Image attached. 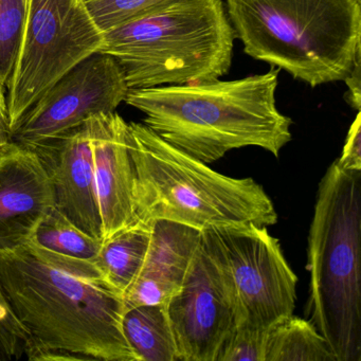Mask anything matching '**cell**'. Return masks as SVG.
I'll use <instances>...</instances> for the list:
<instances>
[{
  "label": "cell",
  "instance_id": "6da1fadb",
  "mask_svg": "<svg viewBox=\"0 0 361 361\" xmlns=\"http://www.w3.org/2000/svg\"><path fill=\"white\" fill-rule=\"evenodd\" d=\"M0 289L26 333L29 360L138 361L123 331L124 295L96 259L30 240L0 251Z\"/></svg>",
  "mask_w": 361,
  "mask_h": 361
},
{
  "label": "cell",
  "instance_id": "7a4b0ae2",
  "mask_svg": "<svg viewBox=\"0 0 361 361\" xmlns=\"http://www.w3.org/2000/svg\"><path fill=\"white\" fill-rule=\"evenodd\" d=\"M280 69L232 81L130 90L126 104L169 145L210 164L232 149L257 147L280 156L291 140L290 118L276 106Z\"/></svg>",
  "mask_w": 361,
  "mask_h": 361
},
{
  "label": "cell",
  "instance_id": "3957f363",
  "mask_svg": "<svg viewBox=\"0 0 361 361\" xmlns=\"http://www.w3.org/2000/svg\"><path fill=\"white\" fill-rule=\"evenodd\" d=\"M128 137L139 221H173L200 231L278 223L271 200L255 179L217 173L169 145L145 123H128Z\"/></svg>",
  "mask_w": 361,
  "mask_h": 361
},
{
  "label": "cell",
  "instance_id": "277c9868",
  "mask_svg": "<svg viewBox=\"0 0 361 361\" xmlns=\"http://www.w3.org/2000/svg\"><path fill=\"white\" fill-rule=\"evenodd\" d=\"M245 54L312 87L361 60V0H226Z\"/></svg>",
  "mask_w": 361,
  "mask_h": 361
},
{
  "label": "cell",
  "instance_id": "5b68a950",
  "mask_svg": "<svg viewBox=\"0 0 361 361\" xmlns=\"http://www.w3.org/2000/svg\"><path fill=\"white\" fill-rule=\"evenodd\" d=\"M306 314L337 361H361V172L333 162L319 183L308 236Z\"/></svg>",
  "mask_w": 361,
  "mask_h": 361
},
{
  "label": "cell",
  "instance_id": "8992f818",
  "mask_svg": "<svg viewBox=\"0 0 361 361\" xmlns=\"http://www.w3.org/2000/svg\"><path fill=\"white\" fill-rule=\"evenodd\" d=\"M234 39L223 0H177L105 31L99 52L117 61L130 90H143L224 77Z\"/></svg>",
  "mask_w": 361,
  "mask_h": 361
},
{
  "label": "cell",
  "instance_id": "52a82bcc",
  "mask_svg": "<svg viewBox=\"0 0 361 361\" xmlns=\"http://www.w3.org/2000/svg\"><path fill=\"white\" fill-rule=\"evenodd\" d=\"M103 39L87 0H27L20 49L6 84L10 136L44 92L100 51Z\"/></svg>",
  "mask_w": 361,
  "mask_h": 361
},
{
  "label": "cell",
  "instance_id": "ba28073f",
  "mask_svg": "<svg viewBox=\"0 0 361 361\" xmlns=\"http://www.w3.org/2000/svg\"><path fill=\"white\" fill-rule=\"evenodd\" d=\"M202 240L231 290L236 325L269 329L293 314L298 278L267 227L208 228Z\"/></svg>",
  "mask_w": 361,
  "mask_h": 361
},
{
  "label": "cell",
  "instance_id": "9c48e42d",
  "mask_svg": "<svg viewBox=\"0 0 361 361\" xmlns=\"http://www.w3.org/2000/svg\"><path fill=\"white\" fill-rule=\"evenodd\" d=\"M130 87L117 61L97 52L65 73L27 111L11 140L37 147L83 126L98 114L114 113Z\"/></svg>",
  "mask_w": 361,
  "mask_h": 361
},
{
  "label": "cell",
  "instance_id": "30bf717a",
  "mask_svg": "<svg viewBox=\"0 0 361 361\" xmlns=\"http://www.w3.org/2000/svg\"><path fill=\"white\" fill-rule=\"evenodd\" d=\"M179 361H216L224 340L238 324L227 281L200 238L180 288L166 301Z\"/></svg>",
  "mask_w": 361,
  "mask_h": 361
},
{
  "label": "cell",
  "instance_id": "8fae6325",
  "mask_svg": "<svg viewBox=\"0 0 361 361\" xmlns=\"http://www.w3.org/2000/svg\"><path fill=\"white\" fill-rule=\"evenodd\" d=\"M54 207V188L39 154L10 141L0 151V251L32 240Z\"/></svg>",
  "mask_w": 361,
  "mask_h": 361
},
{
  "label": "cell",
  "instance_id": "7c38bea8",
  "mask_svg": "<svg viewBox=\"0 0 361 361\" xmlns=\"http://www.w3.org/2000/svg\"><path fill=\"white\" fill-rule=\"evenodd\" d=\"M94 158L102 240L138 223L134 204L135 172L128 149V123L116 113L86 121Z\"/></svg>",
  "mask_w": 361,
  "mask_h": 361
},
{
  "label": "cell",
  "instance_id": "4fadbf2b",
  "mask_svg": "<svg viewBox=\"0 0 361 361\" xmlns=\"http://www.w3.org/2000/svg\"><path fill=\"white\" fill-rule=\"evenodd\" d=\"M35 149L51 180L56 208L86 233L102 240L94 158L87 124Z\"/></svg>",
  "mask_w": 361,
  "mask_h": 361
},
{
  "label": "cell",
  "instance_id": "5bb4252c",
  "mask_svg": "<svg viewBox=\"0 0 361 361\" xmlns=\"http://www.w3.org/2000/svg\"><path fill=\"white\" fill-rule=\"evenodd\" d=\"M152 223L151 240L138 278L124 295L126 310L166 304L180 288L202 231L169 221Z\"/></svg>",
  "mask_w": 361,
  "mask_h": 361
},
{
  "label": "cell",
  "instance_id": "9a60e30c",
  "mask_svg": "<svg viewBox=\"0 0 361 361\" xmlns=\"http://www.w3.org/2000/svg\"><path fill=\"white\" fill-rule=\"evenodd\" d=\"M123 331L138 361H179L166 304L126 310Z\"/></svg>",
  "mask_w": 361,
  "mask_h": 361
},
{
  "label": "cell",
  "instance_id": "2e32d148",
  "mask_svg": "<svg viewBox=\"0 0 361 361\" xmlns=\"http://www.w3.org/2000/svg\"><path fill=\"white\" fill-rule=\"evenodd\" d=\"M152 223L135 225L102 240L96 262L103 274L123 295L140 274L151 240Z\"/></svg>",
  "mask_w": 361,
  "mask_h": 361
},
{
  "label": "cell",
  "instance_id": "e0dca14e",
  "mask_svg": "<svg viewBox=\"0 0 361 361\" xmlns=\"http://www.w3.org/2000/svg\"><path fill=\"white\" fill-rule=\"evenodd\" d=\"M266 361L337 360L314 325L291 314L268 331Z\"/></svg>",
  "mask_w": 361,
  "mask_h": 361
},
{
  "label": "cell",
  "instance_id": "ac0fdd59",
  "mask_svg": "<svg viewBox=\"0 0 361 361\" xmlns=\"http://www.w3.org/2000/svg\"><path fill=\"white\" fill-rule=\"evenodd\" d=\"M32 240L48 250L86 259H96L102 246V240L78 228L56 207L44 217Z\"/></svg>",
  "mask_w": 361,
  "mask_h": 361
},
{
  "label": "cell",
  "instance_id": "d6986e66",
  "mask_svg": "<svg viewBox=\"0 0 361 361\" xmlns=\"http://www.w3.org/2000/svg\"><path fill=\"white\" fill-rule=\"evenodd\" d=\"M27 0H0V83L6 88L20 49Z\"/></svg>",
  "mask_w": 361,
  "mask_h": 361
},
{
  "label": "cell",
  "instance_id": "ffe728a7",
  "mask_svg": "<svg viewBox=\"0 0 361 361\" xmlns=\"http://www.w3.org/2000/svg\"><path fill=\"white\" fill-rule=\"evenodd\" d=\"M177 0H87L99 28L105 32L153 13Z\"/></svg>",
  "mask_w": 361,
  "mask_h": 361
},
{
  "label": "cell",
  "instance_id": "44dd1931",
  "mask_svg": "<svg viewBox=\"0 0 361 361\" xmlns=\"http://www.w3.org/2000/svg\"><path fill=\"white\" fill-rule=\"evenodd\" d=\"M268 331L236 325L224 340L216 361H266Z\"/></svg>",
  "mask_w": 361,
  "mask_h": 361
},
{
  "label": "cell",
  "instance_id": "7402d4cb",
  "mask_svg": "<svg viewBox=\"0 0 361 361\" xmlns=\"http://www.w3.org/2000/svg\"><path fill=\"white\" fill-rule=\"evenodd\" d=\"M337 166L345 172H361V115L357 111L356 118L353 121L341 156L336 161Z\"/></svg>",
  "mask_w": 361,
  "mask_h": 361
},
{
  "label": "cell",
  "instance_id": "603a6c76",
  "mask_svg": "<svg viewBox=\"0 0 361 361\" xmlns=\"http://www.w3.org/2000/svg\"><path fill=\"white\" fill-rule=\"evenodd\" d=\"M361 60H358L350 73L343 80L348 86V102L355 111H360L361 105Z\"/></svg>",
  "mask_w": 361,
  "mask_h": 361
},
{
  "label": "cell",
  "instance_id": "cb8c5ba5",
  "mask_svg": "<svg viewBox=\"0 0 361 361\" xmlns=\"http://www.w3.org/2000/svg\"><path fill=\"white\" fill-rule=\"evenodd\" d=\"M11 141L9 123H8L7 99L6 88L0 83V142L8 143Z\"/></svg>",
  "mask_w": 361,
  "mask_h": 361
},
{
  "label": "cell",
  "instance_id": "d4e9b609",
  "mask_svg": "<svg viewBox=\"0 0 361 361\" xmlns=\"http://www.w3.org/2000/svg\"><path fill=\"white\" fill-rule=\"evenodd\" d=\"M8 143H9V142H8ZM8 143L0 142V151H1V149H3L4 147H5L6 145H8Z\"/></svg>",
  "mask_w": 361,
  "mask_h": 361
}]
</instances>
